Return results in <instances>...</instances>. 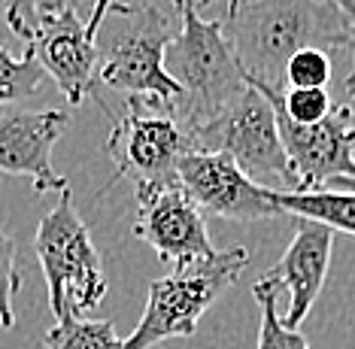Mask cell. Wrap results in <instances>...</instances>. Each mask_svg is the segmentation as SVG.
Segmentation results:
<instances>
[{"label": "cell", "instance_id": "cell-4", "mask_svg": "<svg viewBox=\"0 0 355 349\" xmlns=\"http://www.w3.org/2000/svg\"><path fill=\"white\" fill-rule=\"evenodd\" d=\"M249 264V249L231 246L191 264L173 267V273L149 282V295L137 328L122 340L125 349H152L164 340L191 337L204 313L219 301L225 289L240 280Z\"/></svg>", "mask_w": 355, "mask_h": 349}, {"label": "cell", "instance_id": "cell-2", "mask_svg": "<svg viewBox=\"0 0 355 349\" xmlns=\"http://www.w3.org/2000/svg\"><path fill=\"white\" fill-rule=\"evenodd\" d=\"M173 10L180 12V31L164 49V70L180 85V101L171 116L191 134L246 92L249 79L234 58L219 19H200L191 0H180Z\"/></svg>", "mask_w": 355, "mask_h": 349}, {"label": "cell", "instance_id": "cell-13", "mask_svg": "<svg viewBox=\"0 0 355 349\" xmlns=\"http://www.w3.org/2000/svg\"><path fill=\"white\" fill-rule=\"evenodd\" d=\"M331 253H334V231L313 219H297L295 237L282 253L279 264L264 271V277L279 291H288V310L282 316L288 328L301 331L304 319L310 316L322 286H325Z\"/></svg>", "mask_w": 355, "mask_h": 349}, {"label": "cell", "instance_id": "cell-11", "mask_svg": "<svg viewBox=\"0 0 355 349\" xmlns=\"http://www.w3.org/2000/svg\"><path fill=\"white\" fill-rule=\"evenodd\" d=\"M134 237L149 243L164 264L182 267L198 258L213 255L207 234V219L182 185H167L146 194H137Z\"/></svg>", "mask_w": 355, "mask_h": 349}, {"label": "cell", "instance_id": "cell-23", "mask_svg": "<svg viewBox=\"0 0 355 349\" xmlns=\"http://www.w3.org/2000/svg\"><path fill=\"white\" fill-rule=\"evenodd\" d=\"M216 3H222V6H225V12H222V15H228L231 10H237L240 0H191V6H195L198 12H200V10H207V6H216Z\"/></svg>", "mask_w": 355, "mask_h": 349}, {"label": "cell", "instance_id": "cell-12", "mask_svg": "<svg viewBox=\"0 0 355 349\" xmlns=\"http://www.w3.org/2000/svg\"><path fill=\"white\" fill-rule=\"evenodd\" d=\"M67 125L70 112L61 110L0 112V173L28 176L40 194L70 189L67 176L52 167V149Z\"/></svg>", "mask_w": 355, "mask_h": 349}, {"label": "cell", "instance_id": "cell-26", "mask_svg": "<svg viewBox=\"0 0 355 349\" xmlns=\"http://www.w3.org/2000/svg\"><path fill=\"white\" fill-rule=\"evenodd\" d=\"M171 3H173V6H176V3H180V0H171Z\"/></svg>", "mask_w": 355, "mask_h": 349}, {"label": "cell", "instance_id": "cell-7", "mask_svg": "<svg viewBox=\"0 0 355 349\" xmlns=\"http://www.w3.org/2000/svg\"><path fill=\"white\" fill-rule=\"evenodd\" d=\"M185 152H191V137L171 112L128 97V112L116 119L107 140V155L116 164V176L134 180L137 194L180 185L176 164Z\"/></svg>", "mask_w": 355, "mask_h": 349}, {"label": "cell", "instance_id": "cell-16", "mask_svg": "<svg viewBox=\"0 0 355 349\" xmlns=\"http://www.w3.org/2000/svg\"><path fill=\"white\" fill-rule=\"evenodd\" d=\"M43 349H125L110 319H61L46 331Z\"/></svg>", "mask_w": 355, "mask_h": 349}, {"label": "cell", "instance_id": "cell-24", "mask_svg": "<svg viewBox=\"0 0 355 349\" xmlns=\"http://www.w3.org/2000/svg\"><path fill=\"white\" fill-rule=\"evenodd\" d=\"M337 6H340V12L346 15V19H349L352 24H355V0H334Z\"/></svg>", "mask_w": 355, "mask_h": 349}, {"label": "cell", "instance_id": "cell-3", "mask_svg": "<svg viewBox=\"0 0 355 349\" xmlns=\"http://www.w3.org/2000/svg\"><path fill=\"white\" fill-rule=\"evenodd\" d=\"M103 43H98V79L112 92L173 110L180 85L164 70V49L173 40L171 15L143 0H112L101 24ZM98 31V34H101Z\"/></svg>", "mask_w": 355, "mask_h": 349}, {"label": "cell", "instance_id": "cell-15", "mask_svg": "<svg viewBox=\"0 0 355 349\" xmlns=\"http://www.w3.org/2000/svg\"><path fill=\"white\" fill-rule=\"evenodd\" d=\"M252 298L261 310V322H258V346L255 349H310L306 337L301 331L288 328L282 322V316L277 310V298H279V289L264 277H258L252 282Z\"/></svg>", "mask_w": 355, "mask_h": 349}, {"label": "cell", "instance_id": "cell-22", "mask_svg": "<svg viewBox=\"0 0 355 349\" xmlns=\"http://www.w3.org/2000/svg\"><path fill=\"white\" fill-rule=\"evenodd\" d=\"M346 94H349V101L355 103V28H352V37H349V76H346Z\"/></svg>", "mask_w": 355, "mask_h": 349}, {"label": "cell", "instance_id": "cell-8", "mask_svg": "<svg viewBox=\"0 0 355 349\" xmlns=\"http://www.w3.org/2000/svg\"><path fill=\"white\" fill-rule=\"evenodd\" d=\"M279 121V140L295 176V191H319L334 180H355V103L343 101L322 121L297 125L270 101Z\"/></svg>", "mask_w": 355, "mask_h": 349}, {"label": "cell", "instance_id": "cell-10", "mask_svg": "<svg viewBox=\"0 0 355 349\" xmlns=\"http://www.w3.org/2000/svg\"><path fill=\"white\" fill-rule=\"evenodd\" d=\"M46 76L58 83L64 101L79 107L94 92L98 40L88 34L83 15L67 6H37V28L28 40Z\"/></svg>", "mask_w": 355, "mask_h": 349}, {"label": "cell", "instance_id": "cell-19", "mask_svg": "<svg viewBox=\"0 0 355 349\" xmlns=\"http://www.w3.org/2000/svg\"><path fill=\"white\" fill-rule=\"evenodd\" d=\"M331 55L325 49H301L286 64V88H328Z\"/></svg>", "mask_w": 355, "mask_h": 349}, {"label": "cell", "instance_id": "cell-1", "mask_svg": "<svg viewBox=\"0 0 355 349\" xmlns=\"http://www.w3.org/2000/svg\"><path fill=\"white\" fill-rule=\"evenodd\" d=\"M219 22L246 79L277 94H286V64L295 52H349L355 28L334 0H240Z\"/></svg>", "mask_w": 355, "mask_h": 349}, {"label": "cell", "instance_id": "cell-20", "mask_svg": "<svg viewBox=\"0 0 355 349\" xmlns=\"http://www.w3.org/2000/svg\"><path fill=\"white\" fill-rule=\"evenodd\" d=\"M21 273L15 267V240L0 225V328L15 325V295L21 291Z\"/></svg>", "mask_w": 355, "mask_h": 349}, {"label": "cell", "instance_id": "cell-17", "mask_svg": "<svg viewBox=\"0 0 355 349\" xmlns=\"http://www.w3.org/2000/svg\"><path fill=\"white\" fill-rule=\"evenodd\" d=\"M46 79V70L40 67L34 52H25V58H12V52L0 43V103H12L21 97H34L40 83Z\"/></svg>", "mask_w": 355, "mask_h": 349}, {"label": "cell", "instance_id": "cell-9", "mask_svg": "<svg viewBox=\"0 0 355 349\" xmlns=\"http://www.w3.org/2000/svg\"><path fill=\"white\" fill-rule=\"evenodd\" d=\"M182 191L200 207V213H213L234 222L282 216L277 207V191L240 170L225 152H185L176 164Z\"/></svg>", "mask_w": 355, "mask_h": 349}, {"label": "cell", "instance_id": "cell-25", "mask_svg": "<svg viewBox=\"0 0 355 349\" xmlns=\"http://www.w3.org/2000/svg\"><path fill=\"white\" fill-rule=\"evenodd\" d=\"M331 185H346V189H349V191H355V180H334Z\"/></svg>", "mask_w": 355, "mask_h": 349}, {"label": "cell", "instance_id": "cell-21", "mask_svg": "<svg viewBox=\"0 0 355 349\" xmlns=\"http://www.w3.org/2000/svg\"><path fill=\"white\" fill-rule=\"evenodd\" d=\"M3 10L12 34L21 40H31L37 28V0H3Z\"/></svg>", "mask_w": 355, "mask_h": 349}, {"label": "cell", "instance_id": "cell-5", "mask_svg": "<svg viewBox=\"0 0 355 349\" xmlns=\"http://www.w3.org/2000/svg\"><path fill=\"white\" fill-rule=\"evenodd\" d=\"M58 204L40 219L34 253L49 289L55 319H85L107 295V271L85 222L79 219L73 191H58Z\"/></svg>", "mask_w": 355, "mask_h": 349}, {"label": "cell", "instance_id": "cell-14", "mask_svg": "<svg viewBox=\"0 0 355 349\" xmlns=\"http://www.w3.org/2000/svg\"><path fill=\"white\" fill-rule=\"evenodd\" d=\"M277 207L282 216L313 219L331 231L355 237V191L319 189V191H277Z\"/></svg>", "mask_w": 355, "mask_h": 349}, {"label": "cell", "instance_id": "cell-18", "mask_svg": "<svg viewBox=\"0 0 355 349\" xmlns=\"http://www.w3.org/2000/svg\"><path fill=\"white\" fill-rule=\"evenodd\" d=\"M252 85L261 88L270 101H277L279 110L292 121H297V125L322 121L331 110H334V101H331L328 88H286V94H277V92H270L268 85H258V83H252Z\"/></svg>", "mask_w": 355, "mask_h": 349}, {"label": "cell", "instance_id": "cell-6", "mask_svg": "<svg viewBox=\"0 0 355 349\" xmlns=\"http://www.w3.org/2000/svg\"><path fill=\"white\" fill-rule=\"evenodd\" d=\"M191 149L225 152L249 180L273 191H295V176L279 140V121L270 97L252 83L219 116L189 134Z\"/></svg>", "mask_w": 355, "mask_h": 349}]
</instances>
